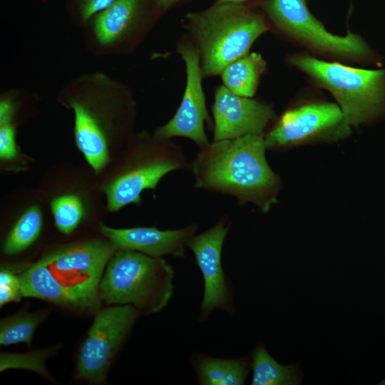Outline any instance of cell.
I'll use <instances>...</instances> for the list:
<instances>
[{"mask_svg":"<svg viewBox=\"0 0 385 385\" xmlns=\"http://www.w3.org/2000/svg\"><path fill=\"white\" fill-rule=\"evenodd\" d=\"M266 149L262 135L210 143L190 163L195 187L233 196L267 212L277 202L281 181L266 160Z\"/></svg>","mask_w":385,"mask_h":385,"instance_id":"obj_1","label":"cell"},{"mask_svg":"<svg viewBox=\"0 0 385 385\" xmlns=\"http://www.w3.org/2000/svg\"><path fill=\"white\" fill-rule=\"evenodd\" d=\"M117 250L110 240H91L51 252L21 274L23 297L96 308L104 269Z\"/></svg>","mask_w":385,"mask_h":385,"instance_id":"obj_2","label":"cell"},{"mask_svg":"<svg viewBox=\"0 0 385 385\" xmlns=\"http://www.w3.org/2000/svg\"><path fill=\"white\" fill-rule=\"evenodd\" d=\"M174 270L163 257L118 250L108 261L100 284L108 304H131L144 314L165 308L174 290Z\"/></svg>","mask_w":385,"mask_h":385,"instance_id":"obj_3","label":"cell"},{"mask_svg":"<svg viewBox=\"0 0 385 385\" xmlns=\"http://www.w3.org/2000/svg\"><path fill=\"white\" fill-rule=\"evenodd\" d=\"M187 18L200 46L205 76L222 73L268 29L262 16L238 4H216Z\"/></svg>","mask_w":385,"mask_h":385,"instance_id":"obj_4","label":"cell"},{"mask_svg":"<svg viewBox=\"0 0 385 385\" xmlns=\"http://www.w3.org/2000/svg\"><path fill=\"white\" fill-rule=\"evenodd\" d=\"M122 153L112 178L101 187L110 212L132 203L140 204L142 192L155 189L168 173L190 169L179 145L155 136L140 138Z\"/></svg>","mask_w":385,"mask_h":385,"instance_id":"obj_5","label":"cell"},{"mask_svg":"<svg viewBox=\"0 0 385 385\" xmlns=\"http://www.w3.org/2000/svg\"><path fill=\"white\" fill-rule=\"evenodd\" d=\"M292 62L332 93L348 125L356 126L382 113L385 70L351 68L311 56H298Z\"/></svg>","mask_w":385,"mask_h":385,"instance_id":"obj_6","label":"cell"},{"mask_svg":"<svg viewBox=\"0 0 385 385\" xmlns=\"http://www.w3.org/2000/svg\"><path fill=\"white\" fill-rule=\"evenodd\" d=\"M138 313L133 305L121 304L97 314L80 349L78 377L93 383L105 381L111 362Z\"/></svg>","mask_w":385,"mask_h":385,"instance_id":"obj_7","label":"cell"},{"mask_svg":"<svg viewBox=\"0 0 385 385\" xmlns=\"http://www.w3.org/2000/svg\"><path fill=\"white\" fill-rule=\"evenodd\" d=\"M341 108L330 103L287 111L265 138L267 149H280L319 140H336L350 130Z\"/></svg>","mask_w":385,"mask_h":385,"instance_id":"obj_8","label":"cell"},{"mask_svg":"<svg viewBox=\"0 0 385 385\" xmlns=\"http://www.w3.org/2000/svg\"><path fill=\"white\" fill-rule=\"evenodd\" d=\"M270 17L282 29L317 49L345 56L369 54L366 43L349 32L332 34L309 11L305 0H267L263 4Z\"/></svg>","mask_w":385,"mask_h":385,"instance_id":"obj_9","label":"cell"},{"mask_svg":"<svg viewBox=\"0 0 385 385\" xmlns=\"http://www.w3.org/2000/svg\"><path fill=\"white\" fill-rule=\"evenodd\" d=\"M230 227V222L221 218L205 231L195 234L187 245L203 277V297L199 314L201 321H205L217 309L229 314L235 312L231 283L221 260L223 243Z\"/></svg>","mask_w":385,"mask_h":385,"instance_id":"obj_10","label":"cell"},{"mask_svg":"<svg viewBox=\"0 0 385 385\" xmlns=\"http://www.w3.org/2000/svg\"><path fill=\"white\" fill-rule=\"evenodd\" d=\"M179 51L186 65L185 93L174 116L156 130L155 136L163 140L173 137L187 138L202 148L210 142L204 128L208 115L202 88L200 56L193 48L187 45L180 46Z\"/></svg>","mask_w":385,"mask_h":385,"instance_id":"obj_11","label":"cell"},{"mask_svg":"<svg viewBox=\"0 0 385 385\" xmlns=\"http://www.w3.org/2000/svg\"><path fill=\"white\" fill-rule=\"evenodd\" d=\"M212 113L213 141L262 135L267 123L274 117L271 107L237 96L225 86L216 91Z\"/></svg>","mask_w":385,"mask_h":385,"instance_id":"obj_12","label":"cell"},{"mask_svg":"<svg viewBox=\"0 0 385 385\" xmlns=\"http://www.w3.org/2000/svg\"><path fill=\"white\" fill-rule=\"evenodd\" d=\"M99 229L118 250L137 251L154 257H183L198 225L191 223L180 229L161 230L155 227L116 229L101 224Z\"/></svg>","mask_w":385,"mask_h":385,"instance_id":"obj_13","label":"cell"},{"mask_svg":"<svg viewBox=\"0 0 385 385\" xmlns=\"http://www.w3.org/2000/svg\"><path fill=\"white\" fill-rule=\"evenodd\" d=\"M191 361L201 385H242L251 369L250 357L218 359L197 354Z\"/></svg>","mask_w":385,"mask_h":385,"instance_id":"obj_14","label":"cell"},{"mask_svg":"<svg viewBox=\"0 0 385 385\" xmlns=\"http://www.w3.org/2000/svg\"><path fill=\"white\" fill-rule=\"evenodd\" d=\"M252 385H295L302 381L299 366L277 363L262 344H258L251 354Z\"/></svg>","mask_w":385,"mask_h":385,"instance_id":"obj_15","label":"cell"},{"mask_svg":"<svg viewBox=\"0 0 385 385\" xmlns=\"http://www.w3.org/2000/svg\"><path fill=\"white\" fill-rule=\"evenodd\" d=\"M265 67L257 53L245 55L228 65L222 72L225 86L233 93L247 98L254 96L259 77Z\"/></svg>","mask_w":385,"mask_h":385,"instance_id":"obj_16","label":"cell"},{"mask_svg":"<svg viewBox=\"0 0 385 385\" xmlns=\"http://www.w3.org/2000/svg\"><path fill=\"white\" fill-rule=\"evenodd\" d=\"M138 0H116L102 11L95 21V34L102 44L116 41L131 24L138 9Z\"/></svg>","mask_w":385,"mask_h":385,"instance_id":"obj_17","label":"cell"},{"mask_svg":"<svg viewBox=\"0 0 385 385\" xmlns=\"http://www.w3.org/2000/svg\"><path fill=\"white\" fill-rule=\"evenodd\" d=\"M43 226V216L40 207L34 205L27 209L15 223L8 234L3 246L6 255L19 253L38 237Z\"/></svg>","mask_w":385,"mask_h":385,"instance_id":"obj_18","label":"cell"},{"mask_svg":"<svg viewBox=\"0 0 385 385\" xmlns=\"http://www.w3.org/2000/svg\"><path fill=\"white\" fill-rule=\"evenodd\" d=\"M51 209L56 228L63 234L71 233L83 216L81 199L75 195H64L54 198Z\"/></svg>","mask_w":385,"mask_h":385,"instance_id":"obj_19","label":"cell"},{"mask_svg":"<svg viewBox=\"0 0 385 385\" xmlns=\"http://www.w3.org/2000/svg\"><path fill=\"white\" fill-rule=\"evenodd\" d=\"M41 321V318L37 314H21L4 319L0 324V344L10 345L24 342L29 345Z\"/></svg>","mask_w":385,"mask_h":385,"instance_id":"obj_20","label":"cell"},{"mask_svg":"<svg viewBox=\"0 0 385 385\" xmlns=\"http://www.w3.org/2000/svg\"><path fill=\"white\" fill-rule=\"evenodd\" d=\"M49 355V351H40L28 354L1 353L0 356V370L10 368H21L34 371L46 375L44 362Z\"/></svg>","mask_w":385,"mask_h":385,"instance_id":"obj_21","label":"cell"},{"mask_svg":"<svg viewBox=\"0 0 385 385\" xmlns=\"http://www.w3.org/2000/svg\"><path fill=\"white\" fill-rule=\"evenodd\" d=\"M23 297L21 274L14 268L1 267L0 271V305L18 302Z\"/></svg>","mask_w":385,"mask_h":385,"instance_id":"obj_22","label":"cell"},{"mask_svg":"<svg viewBox=\"0 0 385 385\" xmlns=\"http://www.w3.org/2000/svg\"><path fill=\"white\" fill-rule=\"evenodd\" d=\"M15 129L11 123L0 125V158L12 160L17 156Z\"/></svg>","mask_w":385,"mask_h":385,"instance_id":"obj_23","label":"cell"},{"mask_svg":"<svg viewBox=\"0 0 385 385\" xmlns=\"http://www.w3.org/2000/svg\"><path fill=\"white\" fill-rule=\"evenodd\" d=\"M116 0H82V18L84 21H86L94 14L107 9Z\"/></svg>","mask_w":385,"mask_h":385,"instance_id":"obj_24","label":"cell"},{"mask_svg":"<svg viewBox=\"0 0 385 385\" xmlns=\"http://www.w3.org/2000/svg\"><path fill=\"white\" fill-rule=\"evenodd\" d=\"M14 115V106L6 99L1 100L0 103V125L11 123Z\"/></svg>","mask_w":385,"mask_h":385,"instance_id":"obj_25","label":"cell"},{"mask_svg":"<svg viewBox=\"0 0 385 385\" xmlns=\"http://www.w3.org/2000/svg\"><path fill=\"white\" fill-rule=\"evenodd\" d=\"M244 1L245 0H217L216 4H227V3L240 4Z\"/></svg>","mask_w":385,"mask_h":385,"instance_id":"obj_26","label":"cell"},{"mask_svg":"<svg viewBox=\"0 0 385 385\" xmlns=\"http://www.w3.org/2000/svg\"><path fill=\"white\" fill-rule=\"evenodd\" d=\"M163 6L169 5L173 0H159Z\"/></svg>","mask_w":385,"mask_h":385,"instance_id":"obj_27","label":"cell"}]
</instances>
